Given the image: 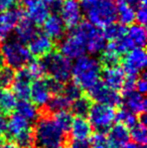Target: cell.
Returning a JSON list of instances; mask_svg holds the SVG:
<instances>
[{"label": "cell", "instance_id": "42", "mask_svg": "<svg viewBox=\"0 0 147 148\" xmlns=\"http://www.w3.org/2000/svg\"><path fill=\"white\" fill-rule=\"evenodd\" d=\"M46 4L49 9V12L57 14L61 11L62 5H63V0H46Z\"/></svg>", "mask_w": 147, "mask_h": 148}, {"label": "cell", "instance_id": "25", "mask_svg": "<svg viewBox=\"0 0 147 148\" xmlns=\"http://www.w3.org/2000/svg\"><path fill=\"white\" fill-rule=\"evenodd\" d=\"M16 114L29 122L38 119V109L29 100H19L15 107Z\"/></svg>", "mask_w": 147, "mask_h": 148}, {"label": "cell", "instance_id": "50", "mask_svg": "<svg viewBox=\"0 0 147 148\" xmlns=\"http://www.w3.org/2000/svg\"><path fill=\"white\" fill-rule=\"evenodd\" d=\"M0 145H1V141H0Z\"/></svg>", "mask_w": 147, "mask_h": 148}, {"label": "cell", "instance_id": "11", "mask_svg": "<svg viewBox=\"0 0 147 148\" xmlns=\"http://www.w3.org/2000/svg\"><path fill=\"white\" fill-rule=\"evenodd\" d=\"M59 53L69 60H77L86 55L87 49L83 40L73 30L59 43Z\"/></svg>", "mask_w": 147, "mask_h": 148}, {"label": "cell", "instance_id": "43", "mask_svg": "<svg viewBox=\"0 0 147 148\" xmlns=\"http://www.w3.org/2000/svg\"><path fill=\"white\" fill-rule=\"evenodd\" d=\"M69 148H91V144L88 140H73Z\"/></svg>", "mask_w": 147, "mask_h": 148}, {"label": "cell", "instance_id": "6", "mask_svg": "<svg viewBox=\"0 0 147 148\" xmlns=\"http://www.w3.org/2000/svg\"><path fill=\"white\" fill-rule=\"evenodd\" d=\"M0 55L7 66L13 70L23 68L31 60V53L28 47L17 39L4 40L0 47Z\"/></svg>", "mask_w": 147, "mask_h": 148}, {"label": "cell", "instance_id": "21", "mask_svg": "<svg viewBox=\"0 0 147 148\" xmlns=\"http://www.w3.org/2000/svg\"><path fill=\"white\" fill-rule=\"evenodd\" d=\"M108 139L114 148H122L130 140L129 128L121 123L112 125L108 130Z\"/></svg>", "mask_w": 147, "mask_h": 148}, {"label": "cell", "instance_id": "5", "mask_svg": "<svg viewBox=\"0 0 147 148\" xmlns=\"http://www.w3.org/2000/svg\"><path fill=\"white\" fill-rule=\"evenodd\" d=\"M42 62L44 74H47L51 79L66 84L72 76L71 60L59 51H51L43 56L40 60Z\"/></svg>", "mask_w": 147, "mask_h": 148}, {"label": "cell", "instance_id": "9", "mask_svg": "<svg viewBox=\"0 0 147 148\" xmlns=\"http://www.w3.org/2000/svg\"><path fill=\"white\" fill-rule=\"evenodd\" d=\"M123 70L127 76L137 77L144 72L147 64V56L144 49L135 47L127 51L123 58Z\"/></svg>", "mask_w": 147, "mask_h": 148}, {"label": "cell", "instance_id": "15", "mask_svg": "<svg viewBox=\"0 0 147 148\" xmlns=\"http://www.w3.org/2000/svg\"><path fill=\"white\" fill-rule=\"evenodd\" d=\"M51 96L53 94L47 84V79L39 78L32 81L31 86H30L29 99L36 107L46 106Z\"/></svg>", "mask_w": 147, "mask_h": 148}, {"label": "cell", "instance_id": "48", "mask_svg": "<svg viewBox=\"0 0 147 148\" xmlns=\"http://www.w3.org/2000/svg\"><path fill=\"white\" fill-rule=\"evenodd\" d=\"M115 2H116V4H118V3H123V2H127V3H129V0H115Z\"/></svg>", "mask_w": 147, "mask_h": 148}, {"label": "cell", "instance_id": "10", "mask_svg": "<svg viewBox=\"0 0 147 148\" xmlns=\"http://www.w3.org/2000/svg\"><path fill=\"white\" fill-rule=\"evenodd\" d=\"M88 97L91 101H95L96 103L104 104L114 108L122 103V97L117 90L109 88L101 82L88 90Z\"/></svg>", "mask_w": 147, "mask_h": 148}, {"label": "cell", "instance_id": "36", "mask_svg": "<svg viewBox=\"0 0 147 148\" xmlns=\"http://www.w3.org/2000/svg\"><path fill=\"white\" fill-rule=\"evenodd\" d=\"M62 94H63L64 96H66L72 103H73L76 99H78L79 97H81V96L83 95L82 89L79 86H77L75 83H68L67 85H64Z\"/></svg>", "mask_w": 147, "mask_h": 148}, {"label": "cell", "instance_id": "16", "mask_svg": "<svg viewBox=\"0 0 147 148\" xmlns=\"http://www.w3.org/2000/svg\"><path fill=\"white\" fill-rule=\"evenodd\" d=\"M101 78L105 86L113 90H119L123 86L126 74L121 66H105L104 70L101 72Z\"/></svg>", "mask_w": 147, "mask_h": 148}, {"label": "cell", "instance_id": "47", "mask_svg": "<svg viewBox=\"0 0 147 148\" xmlns=\"http://www.w3.org/2000/svg\"><path fill=\"white\" fill-rule=\"evenodd\" d=\"M0 148H19L18 146H16L14 143H5V144H1Z\"/></svg>", "mask_w": 147, "mask_h": 148}, {"label": "cell", "instance_id": "8", "mask_svg": "<svg viewBox=\"0 0 147 148\" xmlns=\"http://www.w3.org/2000/svg\"><path fill=\"white\" fill-rule=\"evenodd\" d=\"M89 123L97 132H106L116 120V112L114 107L104 104L96 103L91 106L88 112Z\"/></svg>", "mask_w": 147, "mask_h": 148}, {"label": "cell", "instance_id": "38", "mask_svg": "<svg viewBox=\"0 0 147 148\" xmlns=\"http://www.w3.org/2000/svg\"><path fill=\"white\" fill-rule=\"evenodd\" d=\"M91 148H114L109 141L107 135L102 132H98L94 135L91 140Z\"/></svg>", "mask_w": 147, "mask_h": 148}, {"label": "cell", "instance_id": "32", "mask_svg": "<svg viewBox=\"0 0 147 148\" xmlns=\"http://www.w3.org/2000/svg\"><path fill=\"white\" fill-rule=\"evenodd\" d=\"M53 119L55 122L62 128L66 133H68L71 128L72 122H73V114L70 113L69 111H61L53 113Z\"/></svg>", "mask_w": 147, "mask_h": 148}, {"label": "cell", "instance_id": "44", "mask_svg": "<svg viewBox=\"0 0 147 148\" xmlns=\"http://www.w3.org/2000/svg\"><path fill=\"white\" fill-rule=\"evenodd\" d=\"M6 124H7V118H6V114L3 111L0 110V136L5 133Z\"/></svg>", "mask_w": 147, "mask_h": 148}, {"label": "cell", "instance_id": "19", "mask_svg": "<svg viewBox=\"0 0 147 148\" xmlns=\"http://www.w3.org/2000/svg\"><path fill=\"white\" fill-rule=\"evenodd\" d=\"M43 33L51 39H62L66 32V25L59 14L53 13L43 22Z\"/></svg>", "mask_w": 147, "mask_h": 148}, {"label": "cell", "instance_id": "49", "mask_svg": "<svg viewBox=\"0 0 147 148\" xmlns=\"http://www.w3.org/2000/svg\"><path fill=\"white\" fill-rule=\"evenodd\" d=\"M21 1H23V2H24V3H25V2H27V1H28V0H21Z\"/></svg>", "mask_w": 147, "mask_h": 148}, {"label": "cell", "instance_id": "24", "mask_svg": "<svg viewBox=\"0 0 147 148\" xmlns=\"http://www.w3.org/2000/svg\"><path fill=\"white\" fill-rule=\"evenodd\" d=\"M126 37L129 40L132 49L141 47L143 49L146 45L147 33L144 25L141 24H133L130 25L128 29H126Z\"/></svg>", "mask_w": 147, "mask_h": 148}, {"label": "cell", "instance_id": "7", "mask_svg": "<svg viewBox=\"0 0 147 148\" xmlns=\"http://www.w3.org/2000/svg\"><path fill=\"white\" fill-rule=\"evenodd\" d=\"M73 31L80 36L86 47L87 53L91 55H98L106 47V38L103 30L89 21L80 22L73 28Z\"/></svg>", "mask_w": 147, "mask_h": 148}, {"label": "cell", "instance_id": "29", "mask_svg": "<svg viewBox=\"0 0 147 148\" xmlns=\"http://www.w3.org/2000/svg\"><path fill=\"white\" fill-rule=\"evenodd\" d=\"M91 102L92 101L90 100V98L82 95L72 103L71 108H70L72 109V114H75L76 117H87L89 110L92 106Z\"/></svg>", "mask_w": 147, "mask_h": 148}, {"label": "cell", "instance_id": "26", "mask_svg": "<svg viewBox=\"0 0 147 148\" xmlns=\"http://www.w3.org/2000/svg\"><path fill=\"white\" fill-rule=\"evenodd\" d=\"M117 6V18L123 25H131L135 21V9L134 6L127 2L116 4Z\"/></svg>", "mask_w": 147, "mask_h": 148}, {"label": "cell", "instance_id": "45", "mask_svg": "<svg viewBox=\"0 0 147 148\" xmlns=\"http://www.w3.org/2000/svg\"><path fill=\"white\" fill-rule=\"evenodd\" d=\"M16 0H0V11H4L13 7Z\"/></svg>", "mask_w": 147, "mask_h": 148}, {"label": "cell", "instance_id": "34", "mask_svg": "<svg viewBox=\"0 0 147 148\" xmlns=\"http://www.w3.org/2000/svg\"><path fill=\"white\" fill-rule=\"evenodd\" d=\"M14 73L13 69L9 66H0V89H7L12 85L14 81Z\"/></svg>", "mask_w": 147, "mask_h": 148}, {"label": "cell", "instance_id": "20", "mask_svg": "<svg viewBox=\"0 0 147 148\" xmlns=\"http://www.w3.org/2000/svg\"><path fill=\"white\" fill-rule=\"evenodd\" d=\"M122 101L124 104V108L133 112L134 114L141 115L145 113L147 105L146 98L143 94L138 93L137 91H132L130 93L124 94Z\"/></svg>", "mask_w": 147, "mask_h": 148}, {"label": "cell", "instance_id": "1", "mask_svg": "<svg viewBox=\"0 0 147 148\" xmlns=\"http://www.w3.org/2000/svg\"><path fill=\"white\" fill-rule=\"evenodd\" d=\"M67 133L51 117H41L34 129V146L36 148H67Z\"/></svg>", "mask_w": 147, "mask_h": 148}, {"label": "cell", "instance_id": "4", "mask_svg": "<svg viewBox=\"0 0 147 148\" xmlns=\"http://www.w3.org/2000/svg\"><path fill=\"white\" fill-rule=\"evenodd\" d=\"M4 134L19 148H31L34 146V129L31 122L16 113L7 120Z\"/></svg>", "mask_w": 147, "mask_h": 148}, {"label": "cell", "instance_id": "14", "mask_svg": "<svg viewBox=\"0 0 147 148\" xmlns=\"http://www.w3.org/2000/svg\"><path fill=\"white\" fill-rule=\"evenodd\" d=\"M34 81L29 72L25 66L19 69L14 76V81L12 83L13 93L18 100H29L30 86Z\"/></svg>", "mask_w": 147, "mask_h": 148}, {"label": "cell", "instance_id": "31", "mask_svg": "<svg viewBox=\"0 0 147 148\" xmlns=\"http://www.w3.org/2000/svg\"><path fill=\"white\" fill-rule=\"evenodd\" d=\"M125 33H126V28L124 27L123 24H117L115 22L105 26L104 30H103V34H104L106 40L109 39L110 41L123 36Z\"/></svg>", "mask_w": 147, "mask_h": 148}, {"label": "cell", "instance_id": "33", "mask_svg": "<svg viewBox=\"0 0 147 148\" xmlns=\"http://www.w3.org/2000/svg\"><path fill=\"white\" fill-rule=\"evenodd\" d=\"M116 119H117L118 123H121L129 129L138 122L136 114L129 111L126 108H122L118 113H116Z\"/></svg>", "mask_w": 147, "mask_h": 148}, {"label": "cell", "instance_id": "22", "mask_svg": "<svg viewBox=\"0 0 147 148\" xmlns=\"http://www.w3.org/2000/svg\"><path fill=\"white\" fill-rule=\"evenodd\" d=\"M93 128L88 120L83 117L73 119L70 132L74 140H88L92 135Z\"/></svg>", "mask_w": 147, "mask_h": 148}, {"label": "cell", "instance_id": "46", "mask_svg": "<svg viewBox=\"0 0 147 148\" xmlns=\"http://www.w3.org/2000/svg\"><path fill=\"white\" fill-rule=\"evenodd\" d=\"M122 148H144V146H141L139 144H136L134 142H128L126 145H124Z\"/></svg>", "mask_w": 147, "mask_h": 148}, {"label": "cell", "instance_id": "12", "mask_svg": "<svg viewBox=\"0 0 147 148\" xmlns=\"http://www.w3.org/2000/svg\"><path fill=\"white\" fill-rule=\"evenodd\" d=\"M59 13L66 27L74 28L82 22L83 10L78 0H63Z\"/></svg>", "mask_w": 147, "mask_h": 148}, {"label": "cell", "instance_id": "17", "mask_svg": "<svg viewBox=\"0 0 147 148\" xmlns=\"http://www.w3.org/2000/svg\"><path fill=\"white\" fill-rule=\"evenodd\" d=\"M26 15L34 24H42L49 17V9L43 0H28L25 2Z\"/></svg>", "mask_w": 147, "mask_h": 148}, {"label": "cell", "instance_id": "27", "mask_svg": "<svg viewBox=\"0 0 147 148\" xmlns=\"http://www.w3.org/2000/svg\"><path fill=\"white\" fill-rule=\"evenodd\" d=\"M17 98L12 91L8 89L0 90V110L5 114H10L15 110Z\"/></svg>", "mask_w": 147, "mask_h": 148}, {"label": "cell", "instance_id": "3", "mask_svg": "<svg viewBox=\"0 0 147 148\" xmlns=\"http://www.w3.org/2000/svg\"><path fill=\"white\" fill-rule=\"evenodd\" d=\"M83 14L97 27H105L117 19L115 0H81Z\"/></svg>", "mask_w": 147, "mask_h": 148}, {"label": "cell", "instance_id": "37", "mask_svg": "<svg viewBox=\"0 0 147 148\" xmlns=\"http://www.w3.org/2000/svg\"><path fill=\"white\" fill-rule=\"evenodd\" d=\"M27 71L29 72L30 76L32 77L34 80L39 79L44 75V69H43L42 62L38 60H30V62L25 66Z\"/></svg>", "mask_w": 147, "mask_h": 148}, {"label": "cell", "instance_id": "13", "mask_svg": "<svg viewBox=\"0 0 147 148\" xmlns=\"http://www.w3.org/2000/svg\"><path fill=\"white\" fill-rule=\"evenodd\" d=\"M21 9L11 7L0 13V43L6 40L9 34L14 30L16 24L22 18Z\"/></svg>", "mask_w": 147, "mask_h": 148}, {"label": "cell", "instance_id": "28", "mask_svg": "<svg viewBox=\"0 0 147 148\" xmlns=\"http://www.w3.org/2000/svg\"><path fill=\"white\" fill-rule=\"evenodd\" d=\"M72 102L63 94H57L49 99V103L46 104V108L51 113H57L61 111H68L71 108Z\"/></svg>", "mask_w": 147, "mask_h": 148}, {"label": "cell", "instance_id": "30", "mask_svg": "<svg viewBox=\"0 0 147 148\" xmlns=\"http://www.w3.org/2000/svg\"><path fill=\"white\" fill-rule=\"evenodd\" d=\"M130 138H132L134 143L139 144L141 146H145L147 142V130L146 125L142 124L138 121L133 127L129 129Z\"/></svg>", "mask_w": 147, "mask_h": 148}, {"label": "cell", "instance_id": "40", "mask_svg": "<svg viewBox=\"0 0 147 148\" xmlns=\"http://www.w3.org/2000/svg\"><path fill=\"white\" fill-rule=\"evenodd\" d=\"M136 79L137 77H134V76H127L125 78V81L123 83V86H122L121 90L123 92V95L124 94H127L130 93L132 91H135V84H136Z\"/></svg>", "mask_w": 147, "mask_h": 148}, {"label": "cell", "instance_id": "35", "mask_svg": "<svg viewBox=\"0 0 147 148\" xmlns=\"http://www.w3.org/2000/svg\"><path fill=\"white\" fill-rule=\"evenodd\" d=\"M120 60V55H118L116 51L113 49H109V47H105L104 51H102V56H101L100 62L104 64L105 66H117V64Z\"/></svg>", "mask_w": 147, "mask_h": 148}, {"label": "cell", "instance_id": "39", "mask_svg": "<svg viewBox=\"0 0 147 148\" xmlns=\"http://www.w3.org/2000/svg\"><path fill=\"white\" fill-rule=\"evenodd\" d=\"M135 20H137L138 24L145 25L147 21V9L145 4H139L137 9L135 10Z\"/></svg>", "mask_w": 147, "mask_h": 148}, {"label": "cell", "instance_id": "23", "mask_svg": "<svg viewBox=\"0 0 147 148\" xmlns=\"http://www.w3.org/2000/svg\"><path fill=\"white\" fill-rule=\"evenodd\" d=\"M36 24H34L31 20H29L27 17L23 18L18 21V23L15 26V33L17 40L21 41L22 43L29 42L34 36L37 33Z\"/></svg>", "mask_w": 147, "mask_h": 148}, {"label": "cell", "instance_id": "2", "mask_svg": "<svg viewBox=\"0 0 147 148\" xmlns=\"http://www.w3.org/2000/svg\"><path fill=\"white\" fill-rule=\"evenodd\" d=\"M102 66L96 58L83 56L72 64V76L74 83L82 90H90L100 82Z\"/></svg>", "mask_w": 147, "mask_h": 148}, {"label": "cell", "instance_id": "41", "mask_svg": "<svg viewBox=\"0 0 147 148\" xmlns=\"http://www.w3.org/2000/svg\"><path fill=\"white\" fill-rule=\"evenodd\" d=\"M135 91H137L140 94H145L147 91V81H146V76L145 74H143L141 77H139L138 79H136V84H135Z\"/></svg>", "mask_w": 147, "mask_h": 148}, {"label": "cell", "instance_id": "18", "mask_svg": "<svg viewBox=\"0 0 147 148\" xmlns=\"http://www.w3.org/2000/svg\"><path fill=\"white\" fill-rule=\"evenodd\" d=\"M28 43H29L28 49L31 56H34V57L42 58L43 56L53 51V39L44 33H36Z\"/></svg>", "mask_w": 147, "mask_h": 148}]
</instances>
